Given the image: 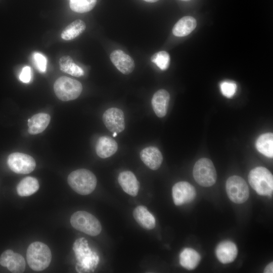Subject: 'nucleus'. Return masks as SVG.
Returning <instances> with one entry per match:
<instances>
[{
    "label": "nucleus",
    "instance_id": "423d86ee",
    "mask_svg": "<svg viewBox=\"0 0 273 273\" xmlns=\"http://www.w3.org/2000/svg\"><path fill=\"white\" fill-rule=\"evenodd\" d=\"M193 176L196 181L203 187H210L216 180L217 174L212 162L209 159L202 158L195 163Z\"/></svg>",
    "mask_w": 273,
    "mask_h": 273
},
{
    "label": "nucleus",
    "instance_id": "6e6552de",
    "mask_svg": "<svg viewBox=\"0 0 273 273\" xmlns=\"http://www.w3.org/2000/svg\"><path fill=\"white\" fill-rule=\"evenodd\" d=\"M8 164L13 172L19 174H27L35 168V160L31 156L19 152L11 154L8 158Z\"/></svg>",
    "mask_w": 273,
    "mask_h": 273
},
{
    "label": "nucleus",
    "instance_id": "a211bd4d",
    "mask_svg": "<svg viewBox=\"0 0 273 273\" xmlns=\"http://www.w3.org/2000/svg\"><path fill=\"white\" fill-rule=\"evenodd\" d=\"M118 149L116 142L109 136H102L98 139L96 146V152L102 158H108L116 153Z\"/></svg>",
    "mask_w": 273,
    "mask_h": 273
},
{
    "label": "nucleus",
    "instance_id": "39448f33",
    "mask_svg": "<svg viewBox=\"0 0 273 273\" xmlns=\"http://www.w3.org/2000/svg\"><path fill=\"white\" fill-rule=\"evenodd\" d=\"M54 89L56 96L63 101H68L77 98L82 90L81 83L78 80L61 76L54 83Z\"/></svg>",
    "mask_w": 273,
    "mask_h": 273
},
{
    "label": "nucleus",
    "instance_id": "2eb2a0df",
    "mask_svg": "<svg viewBox=\"0 0 273 273\" xmlns=\"http://www.w3.org/2000/svg\"><path fill=\"white\" fill-rule=\"evenodd\" d=\"M140 157L147 167L154 170L160 167L163 161L161 152L154 146H149L143 149L140 152Z\"/></svg>",
    "mask_w": 273,
    "mask_h": 273
},
{
    "label": "nucleus",
    "instance_id": "a878e982",
    "mask_svg": "<svg viewBox=\"0 0 273 273\" xmlns=\"http://www.w3.org/2000/svg\"><path fill=\"white\" fill-rule=\"evenodd\" d=\"M60 70L67 74L75 77L84 75V71L79 66L75 64L72 58L69 56L62 57L59 61Z\"/></svg>",
    "mask_w": 273,
    "mask_h": 273
},
{
    "label": "nucleus",
    "instance_id": "9b49d317",
    "mask_svg": "<svg viewBox=\"0 0 273 273\" xmlns=\"http://www.w3.org/2000/svg\"><path fill=\"white\" fill-rule=\"evenodd\" d=\"M103 121L107 128L111 132L119 133L125 128L124 115L117 108H110L103 115Z\"/></svg>",
    "mask_w": 273,
    "mask_h": 273
},
{
    "label": "nucleus",
    "instance_id": "f704fd0d",
    "mask_svg": "<svg viewBox=\"0 0 273 273\" xmlns=\"http://www.w3.org/2000/svg\"><path fill=\"white\" fill-rule=\"evenodd\" d=\"M180 1H190V0H180Z\"/></svg>",
    "mask_w": 273,
    "mask_h": 273
},
{
    "label": "nucleus",
    "instance_id": "4468645a",
    "mask_svg": "<svg viewBox=\"0 0 273 273\" xmlns=\"http://www.w3.org/2000/svg\"><path fill=\"white\" fill-rule=\"evenodd\" d=\"M215 254L218 260L223 263L233 262L238 254V249L234 243L231 241H223L216 247Z\"/></svg>",
    "mask_w": 273,
    "mask_h": 273
},
{
    "label": "nucleus",
    "instance_id": "2f4dec72",
    "mask_svg": "<svg viewBox=\"0 0 273 273\" xmlns=\"http://www.w3.org/2000/svg\"><path fill=\"white\" fill-rule=\"evenodd\" d=\"M265 273H272L273 272V263H269L265 268L264 270Z\"/></svg>",
    "mask_w": 273,
    "mask_h": 273
},
{
    "label": "nucleus",
    "instance_id": "bb28decb",
    "mask_svg": "<svg viewBox=\"0 0 273 273\" xmlns=\"http://www.w3.org/2000/svg\"><path fill=\"white\" fill-rule=\"evenodd\" d=\"M96 3L97 0H70L69 5L73 11L84 13L92 10Z\"/></svg>",
    "mask_w": 273,
    "mask_h": 273
},
{
    "label": "nucleus",
    "instance_id": "c756f323",
    "mask_svg": "<svg viewBox=\"0 0 273 273\" xmlns=\"http://www.w3.org/2000/svg\"><path fill=\"white\" fill-rule=\"evenodd\" d=\"M33 60L37 69L41 73L44 72L47 65L46 57L39 53L35 52L33 55Z\"/></svg>",
    "mask_w": 273,
    "mask_h": 273
},
{
    "label": "nucleus",
    "instance_id": "72a5a7b5",
    "mask_svg": "<svg viewBox=\"0 0 273 273\" xmlns=\"http://www.w3.org/2000/svg\"><path fill=\"white\" fill-rule=\"evenodd\" d=\"M117 135V133H116V132H114V133H113V136L114 137L116 136Z\"/></svg>",
    "mask_w": 273,
    "mask_h": 273
},
{
    "label": "nucleus",
    "instance_id": "dca6fc26",
    "mask_svg": "<svg viewBox=\"0 0 273 273\" xmlns=\"http://www.w3.org/2000/svg\"><path fill=\"white\" fill-rule=\"evenodd\" d=\"M118 181L123 190L127 194L133 197L137 195L140 183L131 171H124L120 172L118 177Z\"/></svg>",
    "mask_w": 273,
    "mask_h": 273
},
{
    "label": "nucleus",
    "instance_id": "c85d7f7f",
    "mask_svg": "<svg viewBox=\"0 0 273 273\" xmlns=\"http://www.w3.org/2000/svg\"><path fill=\"white\" fill-rule=\"evenodd\" d=\"M237 88L236 84L231 81H224L220 84V89L222 94L231 98L235 95Z\"/></svg>",
    "mask_w": 273,
    "mask_h": 273
},
{
    "label": "nucleus",
    "instance_id": "f257e3e1",
    "mask_svg": "<svg viewBox=\"0 0 273 273\" xmlns=\"http://www.w3.org/2000/svg\"><path fill=\"white\" fill-rule=\"evenodd\" d=\"M67 181L75 192L82 195L92 193L97 183L95 175L86 169H79L71 172L68 176Z\"/></svg>",
    "mask_w": 273,
    "mask_h": 273
},
{
    "label": "nucleus",
    "instance_id": "b1692460",
    "mask_svg": "<svg viewBox=\"0 0 273 273\" xmlns=\"http://www.w3.org/2000/svg\"><path fill=\"white\" fill-rule=\"evenodd\" d=\"M257 150L264 156L273 157V134L265 133L260 135L255 143Z\"/></svg>",
    "mask_w": 273,
    "mask_h": 273
},
{
    "label": "nucleus",
    "instance_id": "5701e85b",
    "mask_svg": "<svg viewBox=\"0 0 273 273\" xmlns=\"http://www.w3.org/2000/svg\"><path fill=\"white\" fill-rule=\"evenodd\" d=\"M39 187V183L36 178L27 176L22 179L18 184L17 192L20 196H29L35 193Z\"/></svg>",
    "mask_w": 273,
    "mask_h": 273
},
{
    "label": "nucleus",
    "instance_id": "0eeeda50",
    "mask_svg": "<svg viewBox=\"0 0 273 273\" xmlns=\"http://www.w3.org/2000/svg\"><path fill=\"white\" fill-rule=\"evenodd\" d=\"M225 188L229 198L235 203H243L249 198V188L246 181L239 176L230 177L226 181Z\"/></svg>",
    "mask_w": 273,
    "mask_h": 273
},
{
    "label": "nucleus",
    "instance_id": "f03ea898",
    "mask_svg": "<svg viewBox=\"0 0 273 273\" xmlns=\"http://www.w3.org/2000/svg\"><path fill=\"white\" fill-rule=\"evenodd\" d=\"M26 258L29 267L35 271L45 269L50 265L52 254L49 247L40 242L31 243L27 248Z\"/></svg>",
    "mask_w": 273,
    "mask_h": 273
},
{
    "label": "nucleus",
    "instance_id": "f8f14e48",
    "mask_svg": "<svg viewBox=\"0 0 273 273\" xmlns=\"http://www.w3.org/2000/svg\"><path fill=\"white\" fill-rule=\"evenodd\" d=\"M0 264L12 272H23L25 268L26 263L24 257L20 254L15 253L12 250L4 251L0 257Z\"/></svg>",
    "mask_w": 273,
    "mask_h": 273
},
{
    "label": "nucleus",
    "instance_id": "f3484780",
    "mask_svg": "<svg viewBox=\"0 0 273 273\" xmlns=\"http://www.w3.org/2000/svg\"><path fill=\"white\" fill-rule=\"evenodd\" d=\"M170 95L168 92L161 89L157 91L152 99V106L156 115L159 117H163L167 113Z\"/></svg>",
    "mask_w": 273,
    "mask_h": 273
},
{
    "label": "nucleus",
    "instance_id": "aec40b11",
    "mask_svg": "<svg viewBox=\"0 0 273 273\" xmlns=\"http://www.w3.org/2000/svg\"><path fill=\"white\" fill-rule=\"evenodd\" d=\"M51 120L47 113H40L33 115L28 120V131L30 134H37L42 132L48 126Z\"/></svg>",
    "mask_w": 273,
    "mask_h": 273
},
{
    "label": "nucleus",
    "instance_id": "473e14b6",
    "mask_svg": "<svg viewBox=\"0 0 273 273\" xmlns=\"http://www.w3.org/2000/svg\"><path fill=\"white\" fill-rule=\"evenodd\" d=\"M147 2H149V3H154V2H156L157 1H158L159 0H144Z\"/></svg>",
    "mask_w": 273,
    "mask_h": 273
},
{
    "label": "nucleus",
    "instance_id": "1a4fd4ad",
    "mask_svg": "<svg viewBox=\"0 0 273 273\" xmlns=\"http://www.w3.org/2000/svg\"><path fill=\"white\" fill-rule=\"evenodd\" d=\"M73 249L78 260L81 262L80 267L82 270L92 269L93 267L97 265L99 261L98 256L90 251L84 238L76 240Z\"/></svg>",
    "mask_w": 273,
    "mask_h": 273
},
{
    "label": "nucleus",
    "instance_id": "cd10ccee",
    "mask_svg": "<svg viewBox=\"0 0 273 273\" xmlns=\"http://www.w3.org/2000/svg\"><path fill=\"white\" fill-rule=\"evenodd\" d=\"M151 61L161 70H165L169 66L170 56L167 52L161 51L153 55L151 57Z\"/></svg>",
    "mask_w": 273,
    "mask_h": 273
},
{
    "label": "nucleus",
    "instance_id": "412c9836",
    "mask_svg": "<svg viewBox=\"0 0 273 273\" xmlns=\"http://www.w3.org/2000/svg\"><path fill=\"white\" fill-rule=\"evenodd\" d=\"M196 25L197 22L194 17L185 16L180 19L174 25L172 33L176 36H185L191 33Z\"/></svg>",
    "mask_w": 273,
    "mask_h": 273
},
{
    "label": "nucleus",
    "instance_id": "ddd939ff",
    "mask_svg": "<svg viewBox=\"0 0 273 273\" xmlns=\"http://www.w3.org/2000/svg\"><path fill=\"white\" fill-rule=\"evenodd\" d=\"M110 58L117 69L124 74H130L134 68L133 60L122 50H116L113 51L110 54Z\"/></svg>",
    "mask_w": 273,
    "mask_h": 273
},
{
    "label": "nucleus",
    "instance_id": "9d476101",
    "mask_svg": "<svg viewBox=\"0 0 273 273\" xmlns=\"http://www.w3.org/2000/svg\"><path fill=\"white\" fill-rule=\"evenodd\" d=\"M172 195L174 203L179 206L194 200L196 192L195 188L187 181H179L172 187Z\"/></svg>",
    "mask_w": 273,
    "mask_h": 273
},
{
    "label": "nucleus",
    "instance_id": "393cba45",
    "mask_svg": "<svg viewBox=\"0 0 273 273\" xmlns=\"http://www.w3.org/2000/svg\"><path fill=\"white\" fill-rule=\"evenodd\" d=\"M85 28V24L83 21L76 20L63 30L61 34V38L65 40H72L81 34Z\"/></svg>",
    "mask_w": 273,
    "mask_h": 273
},
{
    "label": "nucleus",
    "instance_id": "20e7f679",
    "mask_svg": "<svg viewBox=\"0 0 273 273\" xmlns=\"http://www.w3.org/2000/svg\"><path fill=\"white\" fill-rule=\"evenodd\" d=\"M72 226L76 230L92 236L100 234L101 224L93 214L85 211H78L74 213L70 218Z\"/></svg>",
    "mask_w": 273,
    "mask_h": 273
},
{
    "label": "nucleus",
    "instance_id": "6ab92c4d",
    "mask_svg": "<svg viewBox=\"0 0 273 273\" xmlns=\"http://www.w3.org/2000/svg\"><path fill=\"white\" fill-rule=\"evenodd\" d=\"M133 216L139 225L147 230H152L156 225L155 217L144 206L136 207L133 211Z\"/></svg>",
    "mask_w": 273,
    "mask_h": 273
},
{
    "label": "nucleus",
    "instance_id": "7ed1b4c3",
    "mask_svg": "<svg viewBox=\"0 0 273 273\" xmlns=\"http://www.w3.org/2000/svg\"><path fill=\"white\" fill-rule=\"evenodd\" d=\"M248 181L251 187L261 196H271L273 191V176L266 168L257 167L248 174Z\"/></svg>",
    "mask_w": 273,
    "mask_h": 273
},
{
    "label": "nucleus",
    "instance_id": "7c9ffc66",
    "mask_svg": "<svg viewBox=\"0 0 273 273\" xmlns=\"http://www.w3.org/2000/svg\"><path fill=\"white\" fill-rule=\"evenodd\" d=\"M19 79L24 83H28L31 79V70L29 66H25L22 69L19 76Z\"/></svg>",
    "mask_w": 273,
    "mask_h": 273
},
{
    "label": "nucleus",
    "instance_id": "4be33fe9",
    "mask_svg": "<svg viewBox=\"0 0 273 273\" xmlns=\"http://www.w3.org/2000/svg\"><path fill=\"white\" fill-rule=\"evenodd\" d=\"M200 260L201 256L198 252L191 248H185L179 255L180 265L188 270L195 269Z\"/></svg>",
    "mask_w": 273,
    "mask_h": 273
}]
</instances>
